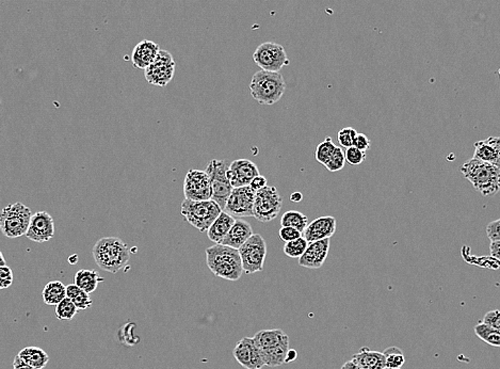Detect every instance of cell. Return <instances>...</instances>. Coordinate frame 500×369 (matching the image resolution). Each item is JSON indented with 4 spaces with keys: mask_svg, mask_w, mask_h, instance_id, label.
Here are the masks:
<instances>
[{
    "mask_svg": "<svg viewBox=\"0 0 500 369\" xmlns=\"http://www.w3.org/2000/svg\"><path fill=\"white\" fill-rule=\"evenodd\" d=\"M205 253L209 270L218 278L238 281L245 272L239 250L216 243L206 249Z\"/></svg>",
    "mask_w": 500,
    "mask_h": 369,
    "instance_id": "cell-1",
    "label": "cell"
},
{
    "mask_svg": "<svg viewBox=\"0 0 500 369\" xmlns=\"http://www.w3.org/2000/svg\"><path fill=\"white\" fill-rule=\"evenodd\" d=\"M461 172L483 196L500 192V168L473 157L462 166Z\"/></svg>",
    "mask_w": 500,
    "mask_h": 369,
    "instance_id": "cell-2",
    "label": "cell"
},
{
    "mask_svg": "<svg viewBox=\"0 0 500 369\" xmlns=\"http://www.w3.org/2000/svg\"><path fill=\"white\" fill-rule=\"evenodd\" d=\"M93 257L100 269L116 274L127 265L130 252L126 243L118 237H106L94 245Z\"/></svg>",
    "mask_w": 500,
    "mask_h": 369,
    "instance_id": "cell-3",
    "label": "cell"
},
{
    "mask_svg": "<svg viewBox=\"0 0 500 369\" xmlns=\"http://www.w3.org/2000/svg\"><path fill=\"white\" fill-rule=\"evenodd\" d=\"M286 91V83L280 72L260 69L256 72L250 83V93L260 105L271 106L280 102Z\"/></svg>",
    "mask_w": 500,
    "mask_h": 369,
    "instance_id": "cell-4",
    "label": "cell"
},
{
    "mask_svg": "<svg viewBox=\"0 0 500 369\" xmlns=\"http://www.w3.org/2000/svg\"><path fill=\"white\" fill-rule=\"evenodd\" d=\"M222 212L220 205L214 200L192 201L185 199L180 206V214L185 220L202 233L208 231Z\"/></svg>",
    "mask_w": 500,
    "mask_h": 369,
    "instance_id": "cell-5",
    "label": "cell"
},
{
    "mask_svg": "<svg viewBox=\"0 0 500 369\" xmlns=\"http://www.w3.org/2000/svg\"><path fill=\"white\" fill-rule=\"evenodd\" d=\"M32 209L20 202L5 207L0 216V229L8 239L26 235L32 221Z\"/></svg>",
    "mask_w": 500,
    "mask_h": 369,
    "instance_id": "cell-6",
    "label": "cell"
},
{
    "mask_svg": "<svg viewBox=\"0 0 500 369\" xmlns=\"http://www.w3.org/2000/svg\"><path fill=\"white\" fill-rule=\"evenodd\" d=\"M229 165L231 163L227 161L212 159L205 170L208 173L212 184V200L218 203L223 210L234 189L227 176Z\"/></svg>",
    "mask_w": 500,
    "mask_h": 369,
    "instance_id": "cell-7",
    "label": "cell"
},
{
    "mask_svg": "<svg viewBox=\"0 0 500 369\" xmlns=\"http://www.w3.org/2000/svg\"><path fill=\"white\" fill-rule=\"evenodd\" d=\"M243 271L253 274L262 271L267 257V243L260 234H253L251 239L239 249Z\"/></svg>",
    "mask_w": 500,
    "mask_h": 369,
    "instance_id": "cell-8",
    "label": "cell"
},
{
    "mask_svg": "<svg viewBox=\"0 0 500 369\" xmlns=\"http://www.w3.org/2000/svg\"><path fill=\"white\" fill-rule=\"evenodd\" d=\"M283 199L274 186H267L256 192L254 218L260 222H270L280 214Z\"/></svg>",
    "mask_w": 500,
    "mask_h": 369,
    "instance_id": "cell-9",
    "label": "cell"
},
{
    "mask_svg": "<svg viewBox=\"0 0 500 369\" xmlns=\"http://www.w3.org/2000/svg\"><path fill=\"white\" fill-rule=\"evenodd\" d=\"M253 60L260 69L268 72H280L290 65L284 47L273 42L260 44L254 51Z\"/></svg>",
    "mask_w": 500,
    "mask_h": 369,
    "instance_id": "cell-10",
    "label": "cell"
},
{
    "mask_svg": "<svg viewBox=\"0 0 500 369\" xmlns=\"http://www.w3.org/2000/svg\"><path fill=\"white\" fill-rule=\"evenodd\" d=\"M175 74V61L169 51L161 49L155 61L144 69L145 79L149 85L165 87Z\"/></svg>",
    "mask_w": 500,
    "mask_h": 369,
    "instance_id": "cell-11",
    "label": "cell"
},
{
    "mask_svg": "<svg viewBox=\"0 0 500 369\" xmlns=\"http://www.w3.org/2000/svg\"><path fill=\"white\" fill-rule=\"evenodd\" d=\"M184 194L187 200H212V184L208 173L202 170H190L184 182Z\"/></svg>",
    "mask_w": 500,
    "mask_h": 369,
    "instance_id": "cell-12",
    "label": "cell"
},
{
    "mask_svg": "<svg viewBox=\"0 0 500 369\" xmlns=\"http://www.w3.org/2000/svg\"><path fill=\"white\" fill-rule=\"evenodd\" d=\"M256 192L251 186L234 188L231 196L227 200L225 212L234 217H254Z\"/></svg>",
    "mask_w": 500,
    "mask_h": 369,
    "instance_id": "cell-13",
    "label": "cell"
},
{
    "mask_svg": "<svg viewBox=\"0 0 500 369\" xmlns=\"http://www.w3.org/2000/svg\"><path fill=\"white\" fill-rule=\"evenodd\" d=\"M234 358L247 369H262L265 363L253 337H243L233 350Z\"/></svg>",
    "mask_w": 500,
    "mask_h": 369,
    "instance_id": "cell-14",
    "label": "cell"
},
{
    "mask_svg": "<svg viewBox=\"0 0 500 369\" xmlns=\"http://www.w3.org/2000/svg\"><path fill=\"white\" fill-rule=\"evenodd\" d=\"M55 222L54 219L48 213L38 212L32 215L29 229L26 233V237L34 243H47L54 239Z\"/></svg>",
    "mask_w": 500,
    "mask_h": 369,
    "instance_id": "cell-15",
    "label": "cell"
},
{
    "mask_svg": "<svg viewBox=\"0 0 500 369\" xmlns=\"http://www.w3.org/2000/svg\"><path fill=\"white\" fill-rule=\"evenodd\" d=\"M259 175V170L253 161L249 159H237L229 165L227 176L234 188L250 186L252 180Z\"/></svg>",
    "mask_w": 500,
    "mask_h": 369,
    "instance_id": "cell-16",
    "label": "cell"
},
{
    "mask_svg": "<svg viewBox=\"0 0 500 369\" xmlns=\"http://www.w3.org/2000/svg\"><path fill=\"white\" fill-rule=\"evenodd\" d=\"M330 239L309 243L305 253L299 258V265L307 269H319L323 267L329 255Z\"/></svg>",
    "mask_w": 500,
    "mask_h": 369,
    "instance_id": "cell-17",
    "label": "cell"
},
{
    "mask_svg": "<svg viewBox=\"0 0 500 369\" xmlns=\"http://www.w3.org/2000/svg\"><path fill=\"white\" fill-rule=\"evenodd\" d=\"M336 232V219L332 216L319 217L307 225L303 232L309 243L331 239Z\"/></svg>",
    "mask_w": 500,
    "mask_h": 369,
    "instance_id": "cell-18",
    "label": "cell"
},
{
    "mask_svg": "<svg viewBox=\"0 0 500 369\" xmlns=\"http://www.w3.org/2000/svg\"><path fill=\"white\" fill-rule=\"evenodd\" d=\"M473 158L500 168V137H489L473 145Z\"/></svg>",
    "mask_w": 500,
    "mask_h": 369,
    "instance_id": "cell-19",
    "label": "cell"
},
{
    "mask_svg": "<svg viewBox=\"0 0 500 369\" xmlns=\"http://www.w3.org/2000/svg\"><path fill=\"white\" fill-rule=\"evenodd\" d=\"M159 45L153 41L143 40L135 46L131 61L137 69H145L155 61L156 57L161 51Z\"/></svg>",
    "mask_w": 500,
    "mask_h": 369,
    "instance_id": "cell-20",
    "label": "cell"
},
{
    "mask_svg": "<svg viewBox=\"0 0 500 369\" xmlns=\"http://www.w3.org/2000/svg\"><path fill=\"white\" fill-rule=\"evenodd\" d=\"M253 234L251 224L247 221L238 219L235 221L231 231L229 232L221 245L229 246L234 249L239 250L247 243L248 239H251Z\"/></svg>",
    "mask_w": 500,
    "mask_h": 369,
    "instance_id": "cell-21",
    "label": "cell"
},
{
    "mask_svg": "<svg viewBox=\"0 0 500 369\" xmlns=\"http://www.w3.org/2000/svg\"><path fill=\"white\" fill-rule=\"evenodd\" d=\"M351 361L363 369L386 368L384 352L372 351L367 347H363L358 354H354Z\"/></svg>",
    "mask_w": 500,
    "mask_h": 369,
    "instance_id": "cell-22",
    "label": "cell"
},
{
    "mask_svg": "<svg viewBox=\"0 0 500 369\" xmlns=\"http://www.w3.org/2000/svg\"><path fill=\"white\" fill-rule=\"evenodd\" d=\"M235 221L236 219L234 218V216L223 210L219 215L216 221L212 223V227H209L208 231H207L209 241H212L214 243H222L227 234L231 231Z\"/></svg>",
    "mask_w": 500,
    "mask_h": 369,
    "instance_id": "cell-23",
    "label": "cell"
},
{
    "mask_svg": "<svg viewBox=\"0 0 500 369\" xmlns=\"http://www.w3.org/2000/svg\"><path fill=\"white\" fill-rule=\"evenodd\" d=\"M289 349H290L289 348V337H287L278 345L260 350V354H262V358L265 365L269 367H278L286 363V356Z\"/></svg>",
    "mask_w": 500,
    "mask_h": 369,
    "instance_id": "cell-24",
    "label": "cell"
},
{
    "mask_svg": "<svg viewBox=\"0 0 500 369\" xmlns=\"http://www.w3.org/2000/svg\"><path fill=\"white\" fill-rule=\"evenodd\" d=\"M67 297V286L60 281H53L45 285L42 290V298L46 305H58Z\"/></svg>",
    "mask_w": 500,
    "mask_h": 369,
    "instance_id": "cell-25",
    "label": "cell"
},
{
    "mask_svg": "<svg viewBox=\"0 0 500 369\" xmlns=\"http://www.w3.org/2000/svg\"><path fill=\"white\" fill-rule=\"evenodd\" d=\"M287 337L288 335H286L282 330L273 329L262 330L256 333L253 338L259 350H262L278 345Z\"/></svg>",
    "mask_w": 500,
    "mask_h": 369,
    "instance_id": "cell-26",
    "label": "cell"
},
{
    "mask_svg": "<svg viewBox=\"0 0 500 369\" xmlns=\"http://www.w3.org/2000/svg\"><path fill=\"white\" fill-rule=\"evenodd\" d=\"M18 356H20L24 362L38 369L44 368L49 361L48 354H47L42 348L34 347V346L25 347L24 349L18 352Z\"/></svg>",
    "mask_w": 500,
    "mask_h": 369,
    "instance_id": "cell-27",
    "label": "cell"
},
{
    "mask_svg": "<svg viewBox=\"0 0 500 369\" xmlns=\"http://www.w3.org/2000/svg\"><path fill=\"white\" fill-rule=\"evenodd\" d=\"M75 284L81 287L88 294L95 292L100 283L104 282V279L100 278V274L94 270L81 269L75 274Z\"/></svg>",
    "mask_w": 500,
    "mask_h": 369,
    "instance_id": "cell-28",
    "label": "cell"
},
{
    "mask_svg": "<svg viewBox=\"0 0 500 369\" xmlns=\"http://www.w3.org/2000/svg\"><path fill=\"white\" fill-rule=\"evenodd\" d=\"M67 298L73 301L74 304L77 307L79 311H85V309H89L93 304V301L90 298V294L86 293L81 287H78L75 283L67 285Z\"/></svg>",
    "mask_w": 500,
    "mask_h": 369,
    "instance_id": "cell-29",
    "label": "cell"
},
{
    "mask_svg": "<svg viewBox=\"0 0 500 369\" xmlns=\"http://www.w3.org/2000/svg\"><path fill=\"white\" fill-rule=\"evenodd\" d=\"M476 335L483 342H487L493 347H500V332L494 329L487 323H479L476 327L473 328Z\"/></svg>",
    "mask_w": 500,
    "mask_h": 369,
    "instance_id": "cell-30",
    "label": "cell"
},
{
    "mask_svg": "<svg viewBox=\"0 0 500 369\" xmlns=\"http://www.w3.org/2000/svg\"><path fill=\"white\" fill-rule=\"evenodd\" d=\"M309 224V218L302 213L297 212V210H288L283 215L282 219H281L282 227H296L302 233Z\"/></svg>",
    "mask_w": 500,
    "mask_h": 369,
    "instance_id": "cell-31",
    "label": "cell"
},
{
    "mask_svg": "<svg viewBox=\"0 0 500 369\" xmlns=\"http://www.w3.org/2000/svg\"><path fill=\"white\" fill-rule=\"evenodd\" d=\"M336 147H336L332 138L327 137L323 142L319 143L316 147V161L320 163L321 165H327V161L331 159L332 155L335 152Z\"/></svg>",
    "mask_w": 500,
    "mask_h": 369,
    "instance_id": "cell-32",
    "label": "cell"
},
{
    "mask_svg": "<svg viewBox=\"0 0 500 369\" xmlns=\"http://www.w3.org/2000/svg\"><path fill=\"white\" fill-rule=\"evenodd\" d=\"M309 243L306 241L304 236L300 239H296L294 241H289L284 245L285 255L292 258H300L309 248Z\"/></svg>",
    "mask_w": 500,
    "mask_h": 369,
    "instance_id": "cell-33",
    "label": "cell"
},
{
    "mask_svg": "<svg viewBox=\"0 0 500 369\" xmlns=\"http://www.w3.org/2000/svg\"><path fill=\"white\" fill-rule=\"evenodd\" d=\"M79 309H77L73 301L69 298H65L56 305V317L59 321H72L75 317Z\"/></svg>",
    "mask_w": 500,
    "mask_h": 369,
    "instance_id": "cell-34",
    "label": "cell"
},
{
    "mask_svg": "<svg viewBox=\"0 0 500 369\" xmlns=\"http://www.w3.org/2000/svg\"><path fill=\"white\" fill-rule=\"evenodd\" d=\"M384 354L386 358V368L400 369L405 364V356L399 348H388L385 350Z\"/></svg>",
    "mask_w": 500,
    "mask_h": 369,
    "instance_id": "cell-35",
    "label": "cell"
},
{
    "mask_svg": "<svg viewBox=\"0 0 500 369\" xmlns=\"http://www.w3.org/2000/svg\"><path fill=\"white\" fill-rule=\"evenodd\" d=\"M347 159H346V153L342 147H336L335 152L332 155L331 159L327 161L325 166L330 172H338L345 168Z\"/></svg>",
    "mask_w": 500,
    "mask_h": 369,
    "instance_id": "cell-36",
    "label": "cell"
},
{
    "mask_svg": "<svg viewBox=\"0 0 500 369\" xmlns=\"http://www.w3.org/2000/svg\"><path fill=\"white\" fill-rule=\"evenodd\" d=\"M358 133L356 129L352 128V127H345V128L340 129L337 134V140L342 147H354V142H356V137H358Z\"/></svg>",
    "mask_w": 500,
    "mask_h": 369,
    "instance_id": "cell-37",
    "label": "cell"
},
{
    "mask_svg": "<svg viewBox=\"0 0 500 369\" xmlns=\"http://www.w3.org/2000/svg\"><path fill=\"white\" fill-rule=\"evenodd\" d=\"M345 153L347 163L351 166H360L366 159V152L358 149L356 147H348Z\"/></svg>",
    "mask_w": 500,
    "mask_h": 369,
    "instance_id": "cell-38",
    "label": "cell"
},
{
    "mask_svg": "<svg viewBox=\"0 0 500 369\" xmlns=\"http://www.w3.org/2000/svg\"><path fill=\"white\" fill-rule=\"evenodd\" d=\"M278 234H280L281 239H282L283 241H285V243L296 241V239H300V237H302L303 236L302 232L299 231V229H296V227H281Z\"/></svg>",
    "mask_w": 500,
    "mask_h": 369,
    "instance_id": "cell-39",
    "label": "cell"
},
{
    "mask_svg": "<svg viewBox=\"0 0 500 369\" xmlns=\"http://www.w3.org/2000/svg\"><path fill=\"white\" fill-rule=\"evenodd\" d=\"M13 283V272L9 266L0 267V288H9Z\"/></svg>",
    "mask_w": 500,
    "mask_h": 369,
    "instance_id": "cell-40",
    "label": "cell"
},
{
    "mask_svg": "<svg viewBox=\"0 0 500 369\" xmlns=\"http://www.w3.org/2000/svg\"><path fill=\"white\" fill-rule=\"evenodd\" d=\"M483 323L500 332V311L494 309V311H487L483 318Z\"/></svg>",
    "mask_w": 500,
    "mask_h": 369,
    "instance_id": "cell-41",
    "label": "cell"
},
{
    "mask_svg": "<svg viewBox=\"0 0 500 369\" xmlns=\"http://www.w3.org/2000/svg\"><path fill=\"white\" fill-rule=\"evenodd\" d=\"M487 235L491 241H500V219L487 224Z\"/></svg>",
    "mask_w": 500,
    "mask_h": 369,
    "instance_id": "cell-42",
    "label": "cell"
},
{
    "mask_svg": "<svg viewBox=\"0 0 500 369\" xmlns=\"http://www.w3.org/2000/svg\"><path fill=\"white\" fill-rule=\"evenodd\" d=\"M370 138L364 134H358L356 137V142H354V147H358V149H362V151L366 152L367 149H370Z\"/></svg>",
    "mask_w": 500,
    "mask_h": 369,
    "instance_id": "cell-43",
    "label": "cell"
},
{
    "mask_svg": "<svg viewBox=\"0 0 500 369\" xmlns=\"http://www.w3.org/2000/svg\"><path fill=\"white\" fill-rule=\"evenodd\" d=\"M268 180L267 178L265 177V176L262 175H258L256 176L255 178H254L253 180H252L251 184H250V186H251L252 189L254 190V192H259V190L264 189V188L267 187Z\"/></svg>",
    "mask_w": 500,
    "mask_h": 369,
    "instance_id": "cell-44",
    "label": "cell"
},
{
    "mask_svg": "<svg viewBox=\"0 0 500 369\" xmlns=\"http://www.w3.org/2000/svg\"><path fill=\"white\" fill-rule=\"evenodd\" d=\"M489 253H491L492 257L500 262V241H491Z\"/></svg>",
    "mask_w": 500,
    "mask_h": 369,
    "instance_id": "cell-45",
    "label": "cell"
},
{
    "mask_svg": "<svg viewBox=\"0 0 500 369\" xmlns=\"http://www.w3.org/2000/svg\"><path fill=\"white\" fill-rule=\"evenodd\" d=\"M13 369H38L36 367L32 366V365L27 364V363L24 362L20 356H16L13 361Z\"/></svg>",
    "mask_w": 500,
    "mask_h": 369,
    "instance_id": "cell-46",
    "label": "cell"
},
{
    "mask_svg": "<svg viewBox=\"0 0 500 369\" xmlns=\"http://www.w3.org/2000/svg\"><path fill=\"white\" fill-rule=\"evenodd\" d=\"M297 356H298V354H297L296 350L289 349L288 354H287L286 356V363H285V364H287V363H290L292 362V361L296 360Z\"/></svg>",
    "mask_w": 500,
    "mask_h": 369,
    "instance_id": "cell-47",
    "label": "cell"
},
{
    "mask_svg": "<svg viewBox=\"0 0 500 369\" xmlns=\"http://www.w3.org/2000/svg\"><path fill=\"white\" fill-rule=\"evenodd\" d=\"M290 201L294 203H300L303 200V194L301 192H294V194L290 196Z\"/></svg>",
    "mask_w": 500,
    "mask_h": 369,
    "instance_id": "cell-48",
    "label": "cell"
},
{
    "mask_svg": "<svg viewBox=\"0 0 500 369\" xmlns=\"http://www.w3.org/2000/svg\"><path fill=\"white\" fill-rule=\"evenodd\" d=\"M340 369H363L360 368V366H358V365L356 364V363L353 362V361H348V362H346L345 364L342 366V368Z\"/></svg>",
    "mask_w": 500,
    "mask_h": 369,
    "instance_id": "cell-49",
    "label": "cell"
},
{
    "mask_svg": "<svg viewBox=\"0 0 500 369\" xmlns=\"http://www.w3.org/2000/svg\"><path fill=\"white\" fill-rule=\"evenodd\" d=\"M0 256H1V262H0V265L1 266H0V267H3V266H7L6 265V260L5 257H4V254L0 253Z\"/></svg>",
    "mask_w": 500,
    "mask_h": 369,
    "instance_id": "cell-50",
    "label": "cell"
},
{
    "mask_svg": "<svg viewBox=\"0 0 500 369\" xmlns=\"http://www.w3.org/2000/svg\"><path fill=\"white\" fill-rule=\"evenodd\" d=\"M498 75H499V78H500V69H498Z\"/></svg>",
    "mask_w": 500,
    "mask_h": 369,
    "instance_id": "cell-51",
    "label": "cell"
},
{
    "mask_svg": "<svg viewBox=\"0 0 500 369\" xmlns=\"http://www.w3.org/2000/svg\"><path fill=\"white\" fill-rule=\"evenodd\" d=\"M385 369H393V368H385ZM401 369V368H400Z\"/></svg>",
    "mask_w": 500,
    "mask_h": 369,
    "instance_id": "cell-52",
    "label": "cell"
}]
</instances>
